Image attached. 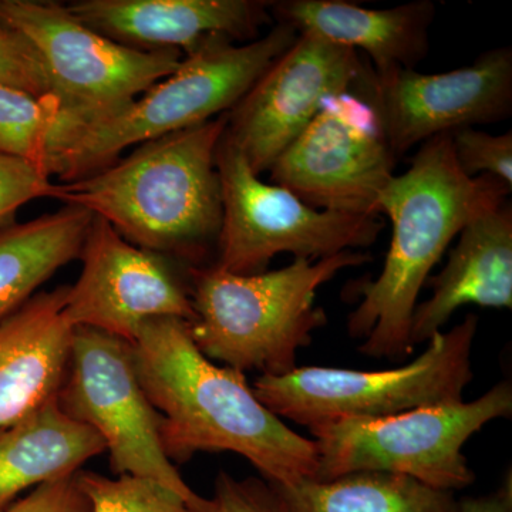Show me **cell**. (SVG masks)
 Wrapping results in <instances>:
<instances>
[{
  "instance_id": "13",
  "label": "cell",
  "mask_w": 512,
  "mask_h": 512,
  "mask_svg": "<svg viewBox=\"0 0 512 512\" xmlns=\"http://www.w3.org/2000/svg\"><path fill=\"white\" fill-rule=\"evenodd\" d=\"M367 69L350 47L299 33L228 113L225 133L256 174L271 170L322 104L352 92Z\"/></svg>"
},
{
  "instance_id": "3",
  "label": "cell",
  "mask_w": 512,
  "mask_h": 512,
  "mask_svg": "<svg viewBox=\"0 0 512 512\" xmlns=\"http://www.w3.org/2000/svg\"><path fill=\"white\" fill-rule=\"evenodd\" d=\"M228 113L140 144L92 175L60 183L56 200L103 218L130 244L197 259L222 222L217 150Z\"/></svg>"
},
{
  "instance_id": "10",
  "label": "cell",
  "mask_w": 512,
  "mask_h": 512,
  "mask_svg": "<svg viewBox=\"0 0 512 512\" xmlns=\"http://www.w3.org/2000/svg\"><path fill=\"white\" fill-rule=\"evenodd\" d=\"M57 403L67 416L100 434L116 476L150 478L198 512L207 510V498L191 490L165 454L163 417L140 382L134 345L97 329L74 328Z\"/></svg>"
},
{
  "instance_id": "26",
  "label": "cell",
  "mask_w": 512,
  "mask_h": 512,
  "mask_svg": "<svg viewBox=\"0 0 512 512\" xmlns=\"http://www.w3.org/2000/svg\"><path fill=\"white\" fill-rule=\"evenodd\" d=\"M0 86L35 94H52L42 60L28 40L0 23Z\"/></svg>"
},
{
  "instance_id": "19",
  "label": "cell",
  "mask_w": 512,
  "mask_h": 512,
  "mask_svg": "<svg viewBox=\"0 0 512 512\" xmlns=\"http://www.w3.org/2000/svg\"><path fill=\"white\" fill-rule=\"evenodd\" d=\"M106 451L92 427L60 409L56 399L0 429V510L25 490L74 476Z\"/></svg>"
},
{
  "instance_id": "27",
  "label": "cell",
  "mask_w": 512,
  "mask_h": 512,
  "mask_svg": "<svg viewBox=\"0 0 512 512\" xmlns=\"http://www.w3.org/2000/svg\"><path fill=\"white\" fill-rule=\"evenodd\" d=\"M205 512H289L274 485L247 478L238 480L220 471L215 480L214 495Z\"/></svg>"
},
{
  "instance_id": "21",
  "label": "cell",
  "mask_w": 512,
  "mask_h": 512,
  "mask_svg": "<svg viewBox=\"0 0 512 512\" xmlns=\"http://www.w3.org/2000/svg\"><path fill=\"white\" fill-rule=\"evenodd\" d=\"M275 488L289 512H458L451 491L380 471Z\"/></svg>"
},
{
  "instance_id": "9",
  "label": "cell",
  "mask_w": 512,
  "mask_h": 512,
  "mask_svg": "<svg viewBox=\"0 0 512 512\" xmlns=\"http://www.w3.org/2000/svg\"><path fill=\"white\" fill-rule=\"evenodd\" d=\"M222 222L215 265L238 275L265 272L275 255L309 261L375 244V217L320 211L281 185L266 184L224 133L217 150Z\"/></svg>"
},
{
  "instance_id": "4",
  "label": "cell",
  "mask_w": 512,
  "mask_h": 512,
  "mask_svg": "<svg viewBox=\"0 0 512 512\" xmlns=\"http://www.w3.org/2000/svg\"><path fill=\"white\" fill-rule=\"evenodd\" d=\"M366 252L345 251L319 261L295 258L278 271L238 275L221 266L191 271L188 323L198 350L238 372L279 376L296 367V353L328 322L316 292L340 271L367 264Z\"/></svg>"
},
{
  "instance_id": "25",
  "label": "cell",
  "mask_w": 512,
  "mask_h": 512,
  "mask_svg": "<svg viewBox=\"0 0 512 512\" xmlns=\"http://www.w3.org/2000/svg\"><path fill=\"white\" fill-rule=\"evenodd\" d=\"M60 184L42 165L0 154V229L20 207L37 198H57Z\"/></svg>"
},
{
  "instance_id": "2",
  "label": "cell",
  "mask_w": 512,
  "mask_h": 512,
  "mask_svg": "<svg viewBox=\"0 0 512 512\" xmlns=\"http://www.w3.org/2000/svg\"><path fill=\"white\" fill-rule=\"evenodd\" d=\"M510 192L490 175L467 177L450 133L421 144L409 170L394 175L380 198L393 235L382 274L357 288L363 301L350 313L348 332L363 340L359 352L386 359L412 355L413 312L431 269L468 222L507 201Z\"/></svg>"
},
{
  "instance_id": "12",
  "label": "cell",
  "mask_w": 512,
  "mask_h": 512,
  "mask_svg": "<svg viewBox=\"0 0 512 512\" xmlns=\"http://www.w3.org/2000/svg\"><path fill=\"white\" fill-rule=\"evenodd\" d=\"M352 92L375 111L384 140L399 160L440 134L508 119L512 50H488L466 67L436 74L407 69L376 73L367 64Z\"/></svg>"
},
{
  "instance_id": "14",
  "label": "cell",
  "mask_w": 512,
  "mask_h": 512,
  "mask_svg": "<svg viewBox=\"0 0 512 512\" xmlns=\"http://www.w3.org/2000/svg\"><path fill=\"white\" fill-rule=\"evenodd\" d=\"M79 258L82 272L63 311L73 329H97L134 345L148 320H194L190 292L167 259L130 244L97 215Z\"/></svg>"
},
{
  "instance_id": "28",
  "label": "cell",
  "mask_w": 512,
  "mask_h": 512,
  "mask_svg": "<svg viewBox=\"0 0 512 512\" xmlns=\"http://www.w3.org/2000/svg\"><path fill=\"white\" fill-rule=\"evenodd\" d=\"M0 512H90L86 495L77 484V473L36 487L25 498Z\"/></svg>"
},
{
  "instance_id": "8",
  "label": "cell",
  "mask_w": 512,
  "mask_h": 512,
  "mask_svg": "<svg viewBox=\"0 0 512 512\" xmlns=\"http://www.w3.org/2000/svg\"><path fill=\"white\" fill-rule=\"evenodd\" d=\"M0 23L36 50L74 131L117 116L184 59L178 50L121 45L52 2L0 0Z\"/></svg>"
},
{
  "instance_id": "11",
  "label": "cell",
  "mask_w": 512,
  "mask_h": 512,
  "mask_svg": "<svg viewBox=\"0 0 512 512\" xmlns=\"http://www.w3.org/2000/svg\"><path fill=\"white\" fill-rule=\"evenodd\" d=\"M396 163L370 104L345 92L325 100L269 173L315 210L376 218Z\"/></svg>"
},
{
  "instance_id": "1",
  "label": "cell",
  "mask_w": 512,
  "mask_h": 512,
  "mask_svg": "<svg viewBox=\"0 0 512 512\" xmlns=\"http://www.w3.org/2000/svg\"><path fill=\"white\" fill-rule=\"evenodd\" d=\"M138 377L161 414V440L171 461L229 451L247 458L275 487L318 476L315 441L266 409L244 373L215 365L191 338L188 322L151 319L136 342Z\"/></svg>"
},
{
  "instance_id": "24",
  "label": "cell",
  "mask_w": 512,
  "mask_h": 512,
  "mask_svg": "<svg viewBox=\"0 0 512 512\" xmlns=\"http://www.w3.org/2000/svg\"><path fill=\"white\" fill-rule=\"evenodd\" d=\"M450 134L454 157L467 177L490 175L512 187L511 131L494 136L474 127H466Z\"/></svg>"
},
{
  "instance_id": "17",
  "label": "cell",
  "mask_w": 512,
  "mask_h": 512,
  "mask_svg": "<svg viewBox=\"0 0 512 512\" xmlns=\"http://www.w3.org/2000/svg\"><path fill=\"white\" fill-rule=\"evenodd\" d=\"M69 286L42 292L0 322V429L56 399L69 365Z\"/></svg>"
},
{
  "instance_id": "18",
  "label": "cell",
  "mask_w": 512,
  "mask_h": 512,
  "mask_svg": "<svg viewBox=\"0 0 512 512\" xmlns=\"http://www.w3.org/2000/svg\"><path fill=\"white\" fill-rule=\"evenodd\" d=\"M458 235L447 265L430 278L431 298L414 309L413 348L429 342L461 306L512 308L511 202L477 215Z\"/></svg>"
},
{
  "instance_id": "20",
  "label": "cell",
  "mask_w": 512,
  "mask_h": 512,
  "mask_svg": "<svg viewBox=\"0 0 512 512\" xmlns=\"http://www.w3.org/2000/svg\"><path fill=\"white\" fill-rule=\"evenodd\" d=\"M92 220V212L64 205L55 214L0 229V322L79 258Z\"/></svg>"
},
{
  "instance_id": "7",
  "label": "cell",
  "mask_w": 512,
  "mask_h": 512,
  "mask_svg": "<svg viewBox=\"0 0 512 512\" xmlns=\"http://www.w3.org/2000/svg\"><path fill=\"white\" fill-rule=\"evenodd\" d=\"M512 414V386L501 382L474 402L424 407L377 420H343L311 429L318 448L315 480L360 471L400 474L437 490L473 483L464 444L485 424Z\"/></svg>"
},
{
  "instance_id": "15",
  "label": "cell",
  "mask_w": 512,
  "mask_h": 512,
  "mask_svg": "<svg viewBox=\"0 0 512 512\" xmlns=\"http://www.w3.org/2000/svg\"><path fill=\"white\" fill-rule=\"evenodd\" d=\"M272 2L259 0H83L67 10L121 45L184 50L214 42L255 39L272 22Z\"/></svg>"
},
{
  "instance_id": "6",
  "label": "cell",
  "mask_w": 512,
  "mask_h": 512,
  "mask_svg": "<svg viewBox=\"0 0 512 512\" xmlns=\"http://www.w3.org/2000/svg\"><path fill=\"white\" fill-rule=\"evenodd\" d=\"M477 328V316H466L448 332L436 333L416 360L397 369L295 367L285 375L259 376L252 390L279 419L309 430L343 420L384 419L460 403L473 380L471 353Z\"/></svg>"
},
{
  "instance_id": "29",
  "label": "cell",
  "mask_w": 512,
  "mask_h": 512,
  "mask_svg": "<svg viewBox=\"0 0 512 512\" xmlns=\"http://www.w3.org/2000/svg\"><path fill=\"white\" fill-rule=\"evenodd\" d=\"M458 512H512V478L508 474L497 491L458 503Z\"/></svg>"
},
{
  "instance_id": "5",
  "label": "cell",
  "mask_w": 512,
  "mask_h": 512,
  "mask_svg": "<svg viewBox=\"0 0 512 512\" xmlns=\"http://www.w3.org/2000/svg\"><path fill=\"white\" fill-rule=\"evenodd\" d=\"M298 33L276 25L245 45L214 42L185 56L180 67L154 84L117 116L74 131L50 173L63 183L80 180L117 161L128 147L200 126L229 113Z\"/></svg>"
},
{
  "instance_id": "22",
  "label": "cell",
  "mask_w": 512,
  "mask_h": 512,
  "mask_svg": "<svg viewBox=\"0 0 512 512\" xmlns=\"http://www.w3.org/2000/svg\"><path fill=\"white\" fill-rule=\"evenodd\" d=\"M74 128L52 94L35 96L0 86V154L32 161L50 173L53 158Z\"/></svg>"
},
{
  "instance_id": "23",
  "label": "cell",
  "mask_w": 512,
  "mask_h": 512,
  "mask_svg": "<svg viewBox=\"0 0 512 512\" xmlns=\"http://www.w3.org/2000/svg\"><path fill=\"white\" fill-rule=\"evenodd\" d=\"M90 512H198L171 488L136 476L109 478L90 471L77 473Z\"/></svg>"
},
{
  "instance_id": "16",
  "label": "cell",
  "mask_w": 512,
  "mask_h": 512,
  "mask_svg": "<svg viewBox=\"0 0 512 512\" xmlns=\"http://www.w3.org/2000/svg\"><path fill=\"white\" fill-rule=\"evenodd\" d=\"M276 25L335 45L365 52L376 73L416 69L429 55L436 5L416 0L389 9H367L343 0H281L271 3Z\"/></svg>"
}]
</instances>
